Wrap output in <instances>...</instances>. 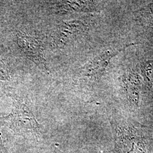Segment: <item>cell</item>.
<instances>
[{
    "label": "cell",
    "mask_w": 153,
    "mask_h": 153,
    "mask_svg": "<svg viewBox=\"0 0 153 153\" xmlns=\"http://www.w3.org/2000/svg\"><path fill=\"white\" fill-rule=\"evenodd\" d=\"M135 44L136 43H129L121 45L119 47L105 51L97 55L81 69L78 74L79 80L83 82L97 81L103 75L110 61L114 57L128 47Z\"/></svg>",
    "instance_id": "obj_3"
},
{
    "label": "cell",
    "mask_w": 153,
    "mask_h": 153,
    "mask_svg": "<svg viewBox=\"0 0 153 153\" xmlns=\"http://www.w3.org/2000/svg\"><path fill=\"white\" fill-rule=\"evenodd\" d=\"M88 28L87 25L81 21L62 22L52 33L53 42L56 45L61 47L85 33Z\"/></svg>",
    "instance_id": "obj_5"
},
{
    "label": "cell",
    "mask_w": 153,
    "mask_h": 153,
    "mask_svg": "<svg viewBox=\"0 0 153 153\" xmlns=\"http://www.w3.org/2000/svg\"><path fill=\"white\" fill-rule=\"evenodd\" d=\"M138 70L142 79L143 86H145L149 90H153V61H143L139 66Z\"/></svg>",
    "instance_id": "obj_8"
},
{
    "label": "cell",
    "mask_w": 153,
    "mask_h": 153,
    "mask_svg": "<svg viewBox=\"0 0 153 153\" xmlns=\"http://www.w3.org/2000/svg\"><path fill=\"white\" fill-rule=\"evenodd\" d=\"M95 4L94 1H60L56 6L59 12L66 13L71 11H94L96 9Z\"/></svg>",
    "instance_id": "obj_7"
},
{
    "label": "cell",
    "mask_w": 153,
    "mask_h": 153,
    "mask_svg": "<svg viewBox=\"0 0 153 153\" xmlns=\"http://www.w3.org/2000/svg\"><path fill=\"white\" fill-rule=\"evenodd\" d=\"M18 43L29 59L37 64H45L43 46L37 39L20 33L18 35Z\"/></svg>",
    "instance_id": "obj_6"
},
{
    "label": "cell",
    "mask_w": 153,
    "mask_h": 153,
    "mask_svg": "<svg viewBox=\"0 0 153 153\" xmlns=\"http://www.w3.org/2000/svg\"><path fill=\"white\" fill-rule=\"evenodd\" d=\"M121 88L124 96V104L130 112H135L141 104L142 79L138 68L131 69L121 76Z\"/></svg>",
    "instance_id": "obj_4"
},
{
    "label": "cell",
    "mask_w": 153,
    "mask_h": 153,
    "mask_svg": "<svg viewBox=\"0 0 153 153\" xmlns=\"http://www.w3.org/2000/svg\"><path fill=\"white\" fill-rule=\"evenodd\" d=\"M0 79L7 81L10 79V76L8 69L4 62L0 57Z\"/></svg>",
    "instance_id": "obj_10"
},
{
    "label": "cell",
    "mask_w": 153,
    "mask_h": 153,
    "mask_svg": "<svg viewBox=\"0 0 153 153\" xmlns=\"http://www.w3.org/2000/svg\"><path fill=\"white\" fill-rule=\"evenodd\" d=\"M0 153H6L5 147L2 137V134L0 131Z\"/></svg>",
    "instance_id": "obj_11"
},
{
    "label": "cell",
    "mask_w": 153,
    "mask_h": 153,
    "mask_svg": "<svg viewBox=\"0 0 153 153\" xmlns=\"http://www.w3.org/2000/svg\"><path fill=\"white\" fill-rule=\"evenodd\" d=\"M139 13L141 19L149 25L153 26V1L140 9Z\"/></svg>",
    "instance_id": "obj_9"
},
{
    "label": "cell",
    "mask_w": 153,
    "mask_h": 153,
    "mask_svg": "<svg viewBox=\"0 0 153 153\" xmlns=\"http://www.w3.org/2000/svg\"><path fill=\"white\" fill-rule=\"evenodd\" d=\"M109 120L113 153H153V131L147 126L118 111L112 112Z\"/></svg>",
    "instance_id": "obj_1"
},
{
    "label": "cell",
    "mask_w": 153,
    "mask_h": 153,
    "mask_svg": "<svg viewBox=\"0 0 153 153\" xmlns=\"http://www.w3.org/2000/svg\"><path fill=\"white\" fill-rule=\"evenodd\" d=\"M3 121L16 134L37 140L41 135L40 126L33 112L21 100L14 102L11 113L4 117Z\"/></svg>",
    "instance_id": "obj_2"
}]
</instances>
